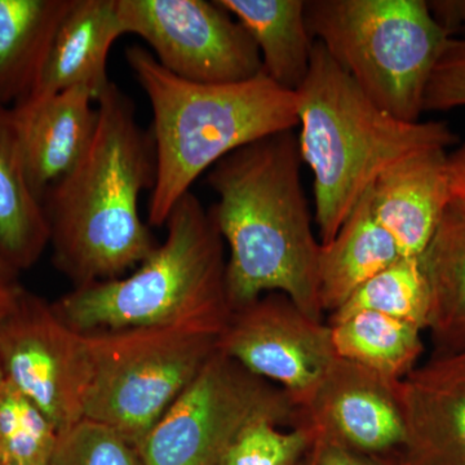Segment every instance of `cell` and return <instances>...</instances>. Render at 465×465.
Here are the masks:
<instances>
[{
	"mask_svg": "<svg viewBox=\"0 0 465 465\" xmlns=\"http://www.w3.org/2000/svg\"><path fill=\"white\" fill-rule=\"evenodd\" d=\"M327 324L339 358L391 381H402L423 354L421 330L396 318L361 311L331 316Z\"/></svg>",
	"mask_w": 465,
	"mask_h": 465,
	"instance_id": "cell-22",
	"label": "cell"
},
{
	"mask_svg": "<svg viewBox=\"0 0 465 465\" xmlns=\"http://www.w3.org/2000/svg\"><path fill=\"white\" fill-rule=\"evenodd\" d=\"M258 47L262 72L284 90L296 92L307 78L314 39L304 0H217Z\"/></svg>",
	"mask_w": 465,
	"mask_h": 465,
	"instance_id": "cell-20",
	"label": "cell"
},
{
	"mask_svg": "<svg viewBox=\"0 0 465 465\" xmlns=\"http://www.w3.org/2000/svg\"><path fill=\"white\" fill-rule=\"evenodd\" d=\"M400 256L391 235L376 222L369 191L335 237L321 243L318 289L323 312L338 311L362 284Z\"/></svg>",
	"mask_w": 465,
	"mask_h": 465,
	"instance_id": "cell-17",
	"label": "cell"
},
{
	"mask_svg": "<svg viewBox=\"0 0 465 465\" xmlns=\"http://www.w3.org/2000/svg\"><path fill=\"white\" fill-rule=\"evenodd\" d=\"M91 376L84 419L139 448L217 351L219 336L177 326L84 333Z\"/></svg>",
	"mask_w": 465,
	"mask_h": 465,
	"instance_id": "cell-7",
	"label": "cell"
},
{
	"mask_svg": "<svg viewBox=\"0 0 465 465\" xmlns=\"http://www.w3.org/2000/svg\"><path fill=\"white\" fill-rule=\"evenodd\" d=\"M51 465H146L139 449L96 421H79L60 433Z\"/></svg>",
	"mask_w": 465,
	"mask_h": 465,
	"instance_id": "cell-25",
	"label": "cell"
},
{
	"mask_svg": "<svg viewBox=\"0 0 465 465\" xmlns=\"http://www.w3.org/2000/svg\"><path fill=\"white\" fill-rule=\"evenodd\" d=\"M311 35L379 108L419 122L451 36L424 0H311Z\"/></svg>",
	"mask_w": 465,
	"mask_h": 465,
	"instance_id": "cell-6",
	"label": "cell"
},
{
	"mask_svg": "<svg viewBox=\"0 0 465 465\" xmlns=\"http://www.w3.org/2000/svg\"><path fill=\"white\" fill-rule=\"evenodd\" d=\"M430 289L428 329L436 351L465 348V198L452 194L420 256Z\"/></svg>",
	"mask_w": 465,
	"mask_h": 465,
	"instance_id": "cell-21",
	"label": "cell"
},
{
	"mask_svg": "<svg viewBox=\"0 0 465 465\" xmlns=\"http://www.w3.org/2000/svg\"><path fill=\"white\" fill-rule=\"evenodd\" d=\"M11 108L20 127L27 179L42 202L87 152L97 124L96 99L75 87Z\"/></svg>",
	"mask_w": 465,
	"mask_h": 465,
	"instance_id": "cell-15",
	"label": "cell"
},
{
	"mask_svg": "<svg viewBox=\"0 0 465 465\" xmlns=\"http://www.w3.org/2000/svg\"><path fill=\"white\" fill-rule=\"evenodd\" d=\"M125 60L152 106L157 173L149 225L166 224L193 183L226 155L299 125L295 92L264 72L238 84H201L171 74L142 45L127 48Z\"/></svg>",
	"mask_w": 465,
	"mask_h": 465,
	"instance_id": "cell-3",
	"label": "cell"
},
{
	"mask_svg": "<svg viewBox=\"0 0 465 465\" xmlns=\"http://www.w3.org/2000/svg\"><path fill=\"white\" fill-rule=\"evenodd\" d=\"M296 465H320L318 464L317 452L316 449H314V445L311 451L305 455L304 459Z\"/></svg>",
	"mask_w": 465,
	"mask_h": 465,
	"instance_id": "cell-34",
	"label": "cell"
},
{
	"mask_svg": "<svg viewBox=\"0 0 465 465\" xmlns=\"http://www.w3.org/2000/svg\"><path fill=\"white\" fill-rule=\"evenodd\" d=\"M405 465H465V348L434 351L399 384Z\"/></svg>",
	"mask_w": 465,
	"mask_h": 465,
	"instance_id": "cell-13",
	"label": "cell"
},
{
	"mask_svg": "<svg viewBox=\"0 0 465 465\" xmlns=\"http://www.w3.org/2000/svg\"><path fill=\"white\" fill-rule=\"evenodd\" d=\"M465 106V36H451L434 67L425 92L424 112Z\"/></svg>",
	"mask_w": 465,
	"mask_h": 465,
	"instance_id": "cell-27",
	"label": "cell"
},
{
	"mask_svg": "<svg viewBox=\"0 0 465 465\" xmlns=\"http://www.w3.org/2000/svg\"><path fill=\"white\" fill-rule=\"evenodd\" d=\"M20 272L11 264V262L0 249V282H17V275Z\"/></svg>",
	"mask_w": 465,
	"mask_h": 465,
	"instance_id": "cell-32",
	"label": "cell"
},
{
	"mask_svg": "<svg viewBox=\"0 0 465 465\" xmlns=\"http://www.w3.org/2000/svg\"><path fill=\"white\" fill-rule=\"evenodd\" d=\"M3 384H5V378H3L2 371H0V391H2Z\"/></svg>",
	"mask_w": 465,
	"mask_h": 465,
	"instance_id": "cell-35",
	"label": "cell"
},
{
	"mask_svg": "<svg viewBox=\"0 0 465 465\" xmlns=\"http://www.w3.org/2000/svg\"><path fill=\"white\" fill-rule=\"evenodd\" d=\"M430 12L450 36L465 33V0H433L428 2Z\"/></svg>",
	"mask_w": 465,
	"mask_h": 465,
	"instance_id": "cell-29",
	"label": "cell"
},
{
	"mask_svg": "<svg viewBox=\"0 0 465 465\" xmlns=\"http://www.w3.org/2000/svg\"><path fill=\"white\" fill-rule=\"evenodd\" d=\"M58 436L47 415L5 381L0 391V465H51Z\"/></svg>",
	"mask_w": 465,
	"mask_h": 465,
	"instance_id": "cell-24",
	"label": "cell"
},
{
	"mask_svg": "<svg viewBox=\"0 0 465 465\" xmlns=\"http://www.w3.org/2000/svg\"><path fill=\"white\" fill-rule=\"evenodd\" d=\"M74 0H0V104L17 105L38 84Z\"/></svg>",
	"mask_w": 465,
	"mask_h": 465,
	"instance_id": "cell-18",
	"label": "cell"
},
{
	"mask_svg": "<svg viewBox=\"0 0 465 465\" xmlns=\"http://www.w3.org/2000/svg\"><path fill=\"white\" fill-rule=\"evenodd\" d=\"M369 311L423 330L430 314V289L421 258L400 256L360 287L331 316Z\"/></svg>",
	"mask_w": 465,
	"mask_h": 465,
	"instance_id": "cell-23",
	"label": "cell"
},
{
	"mask_svg": "<svg viewBox=\"0 0 465 465\" xmlns=\"http://www.w3.org/2000/svg\"><path fill=\"white\" fill-rule=\"evenodd\" d=\"M48 246L47 220L27 179L16 114L0 104V249L21 272L36 264Z\"/></svg>",
	"mask_w": 465,
	"mask_h": 465,
	"instance_id": "cell-19",
	"label": "cell"
},
{
	"mask_svg": "<svg viewBox=\"0 0 465 465\" xmlns=\"http://www.w3.org/2000/svg\"><path fill=\"white\" fill-rule=\"evenodd\" d=\"M163 243L133 273L76 287L54 304L81 333L177 326L222 335L232 314L225 243L215 220L189 192L166 222Z\"/></svg>",
	"mask_w": 465,
	"mask_h": 465,
	"instance_id": "cell-5",
	"label": "cell"
},
{
	"mask_svg": "<svg viewBox=\"0 0 465 465\" xmlns=\"http://www.w3.org/2000/svg\"><path fill=\"white\" fill-rule=\"evenodd\" d=\"M23 291L17 282H0V327L16 308Z\"/></svg>",
	"mask_w": 465,
	"mask_h": 465,
	"instance_id": "cell-30",
	"label": "cell"
},
{
	"mask_svg": "<svg viewBox=\"0 0 465 465\" xmlns=\"http://www.w3.org/2000/svg\"><path fill=\"white\" fill-rule=\"evenodd\" d=\"M0 371L63 433L84 419L91 365L84 333L24 290L0 327Z\"/></svg>",
	"mask_w": 465,
	"mask_h": 465,
	"instance_id": "cell-10",
	"label": "cell"
},
{
	"mask_svg": "<svg viewBox=\"0 0 465 465\" xmlns=\"http://www.w3.org/2000/svg\"><path fill=\"white\" fill-rule=\"evenodd\" d=\"M122 35L116 0H74L58 26L38 84L21 103L75 87L90 91L97 103L112 84L106 64Z\"/></svg>",
	"mask_w": 465,
	"mask_h": 465,
	"instance_id": "cell-16",
	"label": "cell"
},
{
	"mask_svg": "<svg viewBox=\"0 0 465 465\" xmlns=\"http://www.w3.org/2000/svg\"><path fill=\"white\" fill-rule=\"evenodd\" d=\"M302 420L286 391L217 348L137 449L146 465H223L251 425Z\"/></svg>",
	"mask_w": 465,
	"mask_h": 465,
	"instance_id": "cell-8",
	"label": "cell"
},
{
	"mask_svg": "<svg viewBox=\"0 0 465 465\" xmlns=\"http://www.w3.org/2000/svg\"><path fill=\"white\" fill-rule=\"evenodd\" d=\"M298 97L300 154L314 176L321 243L342 223L388 168L410 155L448 149L455 134L440 122H405L379 108L314 41Z\"/></svg>",
	"mask_w": 465,
	"mask_h": 465,
	"instance_id": "cell-4",
	"label": "cell"
},
{
	"mask_svg": "<svg viewBox=\"0 0 465 465\" xmlns=\"http://www.w3.org/2000/svg\"><path fill=\"white\" fill-rule=\"evenodd\" d=\"M316 442V432L309 425H299L290 432L262 421L247 428L229 450L223 465H296Z\"/></svg>",
	"mask_w": 465,
	"mask_h": 465,
	"instance_id": "cell-26",
	"label": "cell"
},
{
	"mask_svg": "<svg viewBox=\"0 0 465 465\" xmlns=\"http://www.w3.org/2000/svg\"><path fill=\"white\" fill-rule=\"evenodd\" d=\"M116 9L124 34L183 81L238 84L262 72L255 42L217 0H116Z\"/></svg>",
	"mask_w": 465,
	"mask_h": 465,
	"instance_id": "cell-9",
	"label": "cell"
},
{
	"mask_svg": "<svg viewBox=\"0 0 465 465\" xmlns=\"http://www.w3.org/2000/svg\"><path fill=\"white\" fill-rule=\"evenodd\" d=\"M217 348L289 394L300 411L338 360L331 330L281 292L232 309Z\"/></svg>",
	"mask_w": 465,
	"mask_h": 465,
	"instance_id": "cell-11",
	"label": "cell"
},
{
	"mask_svg": "<svg viewBox=\"0 0 465 465\" xmlns=\"http://www.w3.org/2000/svg\"><path fill=\"white\" fill-rule=\"evenodd\" d=\"M293 131L242 146L207 171L217 195L210 208L228 246L226 290L232 309L281 292L322 321L318 289L321 242L312 226Z\"/></svg>",
	"mask_w": 465,
	"mask_h": 465,
	"instance_id": "cell-1",
	"label": "cell"
},
{
	"mask_svg": "<svg viewBox=\"0 0 465 465\" xmlns=\"http://www.w3.org/2000/svg\"><path fill=\"white\" fill-rule=\"evenodd\" d=\"M314 449L320 465H405L399 451L385 455L361 454L322 439H316Z\"/></svg>",
	"mask_w": 465,
	"mask_h": 465,
	"instance_id": "cell-28",
	"label": "cell"
},
{
	"mask_svg": "<svg viewBox=\"0 0 465 465\" xmlns=\"http://www.w3.org/2000/svg\"><path fill=\"white\" fill-rule=\"evenodd\" d=\"M96 106L84 158L42 200L54 266L74 289L124 277L159 244L139 210L157 173L152 134L114 82Z\"/></svg>",
	"mask_w": 465,
	"mask_h": 465,
	"instance_id": "cell-2",
	"label": "cell"
},
{
	"mask_svg": "<svg viewBox=\"0 0 465 465\" xmlns=\"http://www.w3.org/2000/svg\"><path fill=\"white\" fill-rule=\"evenodd\" d=\"M451 191L452 194L465 198V180L451 177Z\"/></svg>",
	"mask_w": 465,
	"mask_h": 465,
	"instance_id": "cell-33",
	"label": "cell"
},
{
	"mask_svg": "<svg viewBox=\"0 0 465 465\" xmlns=\"http://www.w3.org/2000/svg\"><path fill=\"white\" fill-rule=\"evenodd\" d=\"M449 166L451 177L465 180V142L457 152L449 155Z\"/></svg>",
	"mask_w": 465,
	"mask_h": 465,
	"instance_id": "cell-31",
	"label": "cell"
},
{
	"mask_svg": "<svg viewBox=\"0 0 465 465\" xmlns=\"http://www.w3.org/2000/svg\"><path fill=\"white\" fill-rule=\"evenodd\" d=\"M399 384L338 358L302 410V425H309L316 439L361 454L399 451L406 439Z\"/></svg>",
	"mask_w": 465,
	"mask_h": 465,
	"instance_id": "cell-12",
	"label": "cell"
},
{
	"mask_svg": "<svg viewBox=\"0 0 465 465\" xmlns=\"http://www.w3.org/2000/svg\"><path fill=\"white\" fill-rule=\"evenodd\" d=\"M448 149L410 155L388 168L370 189L376 222L401 256L420 258L452 198Z\"/></svg>",
	"mask_w": 465,
	"mask_h": 465,
	"instance_id": "cell-14",
	"label": "cell"
}]
</instances>
